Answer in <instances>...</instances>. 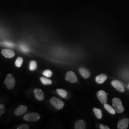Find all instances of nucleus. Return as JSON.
I'll list each match as a JSON object with an SVG mask.
<instances>
[{
  "label": "nucleus",
  "instance_id": "obj_1",
  "mask_svg": "<svg viewBox=\"0 0 129 129\" xmlns=\"http://www.w3.org/2000/svg\"><path fill=\"white\" fill-rule=\"evenodd\" d=\"M112 105L116 112L118 113H121L124 111L122 102L119 98H114L112 99Z\"/></svg>",
  "mask_w": 129,
  "mask_h": 129
},
{
  "label": "nucleus",
  "instance_id": "obj_2",
  "mask_svg": "<svg viewBox=\"0 0 129 129\" xmlns=\"http://www.w3.org/2000/svg\"><path fill=\"white\" fill-rule=\"evenodd\" d=\"M6 86V88L8 89H12L14 88L15 85V79L12 74H8L4 82Z\"/></svg>",
  "mask_w": 129,
  "mask_h": 129
},
{
  "label": "nucleus",
  "instance_id": "obj_3",
  "mask_svg": "<svg viewBox=\"0 0 129 129\" xmlns=\"http://www.w3.org/2000/svg\"><path fill=\"white\" fill-rule=\"evenodd\" d=\"M40 119V116L37 112L29 113L23 117V119L30 122H36Z\"/></svg>",
  "mask_w": 129,
  "mask_h": 129
},
{
  "label": "nucleus",
  "instance_id": "obj_4",
  "mask_svg": "<svg viewBox=\"0 0 129 129\" xmlns=\"http://www.w3.org/2000/svg\"><path fill=\"white\" fill-rule=\"evenodd\" d=\"M50 102L55 108L58 110L62 109L64 106V102L56 97L51 98L50 100Z\"/></svg>",
  "mask_w": 129,
  "mask_h": 129
},
{
  "label": "nucleus",
  "instance_id": "obj_5",
  "mask_svg": "<svg viewBox=\"0 0 129 129\" xmlns=\"http://www.w3.org/2000/svg\"><path fill=\"white\" fill-rule=\"evenodd\" d=\"M65 79L67 81L70 82L71 83H76L78 80L76 75L72 71H69L66 73Z\"/></svg>",
  "mask_w": 129,
  "mask_h": 129
},
{
  "label": "nucleus",
  "instance_id": "obj_6",
  "mask_svg": "<svg viewBox=\"0 0 129 129\" xmlns=\"http://www.w3.org/2000/svg\"><path fill=\"white\" fill-rule=\"evenodd\" d=\"M111 85L112 86L116 89L118 90L119 91L123 93L125 91V89L124 86L122 85V84L120 82V81L117 80H114L111 81Z\"/></svg>",
  "mask_w": 129,
  "mask_h": 129
},
{
  "label": "nucleus",
  "instance_id": "obj_7",
  "mask_svg": "<svg viewBox=\"0 0 129 129\" xmlns=\"http://www.w3.org/2000/svg\"><path fill=\"white\" fill-rule=\"evenodd\" d=\"M33 92L36 98L38 101H42L44 100L45 95L44 92H43L41 89L35 88L34 89Z\"/></svg>",
  "mask_w": 129,
  "mask_h": 129
},
{
  "label": "nucleus",
  "instance_id": "obj_8",
  "mask_svg": "<svg viewBox=\"0 0 129 129\" xmlns=\"http://www.w3.org/2000/svg\"><path fill=\"white\" fill-rule=\"evenodd\" d=\"M97 97L102 104H104L107 102V94L104 90H100L97 92Z\"/></svg>",
  "mask_w": 129,
  "mask_h": 129
},
{
  "label": "nucleus",
  "instance_id": "obj_9",
  "mask_svg": "<svg viewBox=\"0 0 129 129\" xmlns=\"http://www.w3.org/2000/svg\"><path fill=\"white\" fill-rule=\"evenodd\" d=\"M28 108L26 105H20L14 111V114L17 116L22 115L27 111Z\"/></svg>",
  "mask_w": 129,
  "mask_h": 129
},
{
  "label": "nucleus",
  "instance_id": "obj_10",
  "mask_svg": "<svg viewBox=\"0 0 129 129\" xmlns=\"http://www.w3.org/2000/svg\"><path fill=\"white\" fill-rule=\"evenodd\" d=\"M129 124V119L124 118L120 120L118 122V129H127L128 128Z\"/></svg>",
  "mask_w": 129,
  "mask_h": 129
},
{
  "label": "nucleus",
  "instance_id": "obj_11",
  "mask_svg": "<svg viewBox=\"0 0 129 129\" xmlns=\"http://www.w3.org/2000/svg\"><path fill=\"white\" fill-rule=\"evenodd\" d=\"M2 55L7 58H11L15 56V53L13 50L8 49H4L1 51Z\"/></svg>",
  "mask_w": 129,
  "mask_h": 129
},
{
  "label": "nucleus",
  "instance_id": "obj_12",
  "mask_svg": "<svg viewBox=\"0 0 129 129\" xmlns=\"http://www.w3.org/2000/svg\"><path fill=\"white\" fill-rule=\"evenodd\" d=\"M87 123L85 120H78L75 122L74 128L75 129H85L86 128Z\"/></svg>",
  "mask_w": 129,
  "mask_h": 129
},
{
  "label": "nucleus",
  "instance_id": "obj_13",
  "mask_svg": "<svg viewBox=\"0 0 129 129\" xmlns=\"http://www.w3.org/2000/svg\"><path fill=\"white\" fill-rule=\"evenodd\" d=\"M78 71L80 74L82 76L83 78H89L90 76V72L88 69L83 68L80 67L78 69Z\"/></svg>",
  "mask_w": 129,
  "mask_h": 129
},
{
  "label": "nucleus",
  "instance_id": "obj_14",
  "mask_svg": "<svg viewBox=\"0 0 129 129\" xmlns=\"http://www.w3.org/2000/svg\"><path fill=\"white\" fill-rule=\"evenodd\" d=\"M107 78V76L105 74H101L96 77V81L97 83L101 84L104 83Z\"/></svg>",
  "mask_w": 129,
  "mask_h": 129
},
{
  "label": "nucleus",
  "instance_id": "obj_15",
  "mask_svg": "<svg viewBox=\"0 0 129 129\" xmlns=\"http://www.w3.org/2000/svg\"><path fill=\"white\" fill-rule=\"evenodd\" d=\"M93 111V112L96 116V117H97V119H100V120L102 119V111L101 110H100V109H98V108H94Z\"/></svg>",
  "mask_w": 129,
  "mask_h": 129
},
{
  "label": "nucleus",
  "instance_id": "obj_16",
  "mask_svg": "<svg viewBox=\"0 0 129 129\" xmlns=\"http://www.w3.org/2000/svg\"><path fill=\"white\" fill-rule=\"evenodd\" d=\"M104 105V107L106 109L107 111H108L109 113H110L112 114H115L116 111L114 108H112L111 105L107 103H105Z\"/></svg>",
  "mask_w": 129,
  "mask_h": 129
},
{
  "label": "nucleus",
  "instance_id": "obj_17",
  "mask_svg": "<svg viewBox=\"0 0 129 129\" xmlns=\"http://www.w3.org/2000/svg\"><path fill=\"white\" fill-rule=\"evenodd\" d=\"M40 81L41 83L44 85H51L52 84V81L51 79L44 78V77H40Z\"/></svg>",
  "mask_w": 129,
  "mask_h": 129
},
{
  "label": "nucleus",
  "instance_id": "obj_18",
  "mask_svg": "<svg viewBox=\"0 0 129 129\" xmlns=\"http://www.w3.org/2000/svg\"><path fill=\"white\" fill-rule=\"evenodd\" d=\"M56 92L60 97L62 98H64L67 96V92L64 89L62 88H58L57 89Z\"/></svg>",
  "mask_w": 129,
  "mask_h": 129
},
{
  "label": "nucleus",
  "instance_id": "obj_19",
  "mask_svg": "<svg viewBox=\"0 0 129 129\" xmlns=\"http://www.w3.org/2000/svg\"><path fill=\"white\" fill-rule=\"evenodd\" d=\"M37 63L36 61L32 60L31 61L29 64V69L31 71H34L37 69Z\"/></svg>",
  "mask_w": 129,
  "mask_h": 129
},
{
  "label": "nucleus",
  "instance_id": "obj_20",
  "mask_svg": "<svg viewBox=\"0 0 129 129\" xmlns=\"http://www.w3.org/2000/svg\"><path fill=\"white\" fill-rule=\"evenodd\" d=\"M23 58L22 57L20 56L16 58V59L15 60V64L17 67L20 68L23 64Z\"/></svg>",
  "mask_w": 129,
  "mask_h": 129
},
{
  "label": "nucleus",
  "instance_id": "obj_21",
  "mask_svg": "<svg viewBox=\"0 0 129 129\" xmlns=\"http://www.w3.org/2000/svg\"><path fill=\"white\" fill-rule=\"evenodd\" d=\"M43 74L44 76H45L46 78H50L52 76V75L53 74V72L49 69H46L43 71Z\"/></svg>",
  "mask_w": 129,
  "mask_h": 129
},
{
  "label": "nucleus",
  "instance_id": "obj_22",
  "mask_svg": "<svg viewBox=\"0 0 129 129\" xmlns=\"http://www.w3.org/2000/svg\"><path fill=\"white\" fill-rule=\"evenodd\" d=\"M5 111V107L4 105L3 104H0V117L4 113Z\"/></svg>",
  "mask_w": 129,
  "mask_h": 129
},
{
  "label": "nucleus",
  "instance_id": "obj_23",
  "mask_svg": "<svg viewBox=\"0 0 129 129\" xmlns=\"http://www.w3.org/2000/svg\"><path fill=\"white\" fill-rule=\"evenodd\" d=\"M30 129L29 126L27 124H23L21 125L17 128V129Z\"/></svg>",
  "mask_w": 129,
  "mask_h": 129
},
{
  "label": "nucleus",
  "instance_id": "obj_24",
  "mask_svg": "<svg viewBox=\"0 0 129 129\" xmlns=\"http://www.w3.org/2000/svg\"><path fill=\"white\" fill-rule=\"evenodd\" d=\"M99 128L101 129H110V128L108 126L105 125L101 124L99 126Z\"/></svg>",
  "mask_w": 129,
  "mask_h": 129
},
{
  "label": "nucleus",
  "instance_id": "obj_25",
  "mask_svg": "<svg viewBox=\"0 0 129 129\" xmlns=\"http://www.w3.org/2000/svg\"><path fill=\"white\" fill-rule=\"evenodd\" d=\"M21 49H22V50L24 52H28V50L27 49V47H24V46L21 47Z\"/></svg>",
  "mask_w": 129,
  "mask_h": 129
},
{
  "label": "nucleus",
  "instance_id": "obj_26",
  "mask_svg": "<svg viewBox=\"0 0 129 129\" xmlns=\"http://www.w3.org/2000/svg\"></svg>",
  "mask_w": 129,
  "mask_h": 129
}]
</instances>
